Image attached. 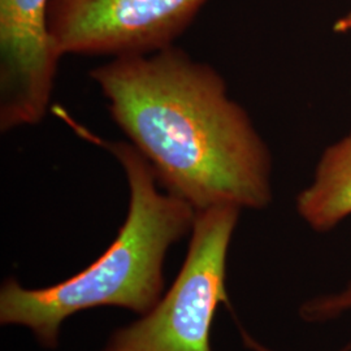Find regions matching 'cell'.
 <instances>
[{
    "label": "cell",
    "mask_w": 351,
    "mask_h": 351,
    "mask_svg": "<svg viewBox=\"0 0 351 351\" xmlns=\"http://www.w3.org/2000/svg\"><path fill=\"white\" fill-rule=\"evenodd\" d=\"M101 145L121 165L129 188L125 221L111 246L60 284L25 289L8 280L0 291L1 324L27 326L46 348H56L64 320L84 310L117 306L149 314L162 298L167 252L195 221L197 211L162 191L150 164L129 142Z\"/></svg>",
    "instance_id": "7a4b0ae2"
},
{
    "label": "cell",
    "mask_w": 351,
    "mask_h": 351,
    "mask_svg": "<svg viewBox=\"0 0 351 351\" xmlns=\"http://www.w3.org/2000/svg\"><path fill=\"white\" fill-rule=\"evenodd\" d=\"M51 0H0V130L39 124L59 63L49 29Z\"/></svg>",
    "instance_id": "5b68a950"
},
{
    "label": "cell",
    "mask_w": 351,
    "mask_h": 351,
    "mask_svg": "<svg viewBox=\"0 0 351 351\" xmlns=\"http://www.w3.org/2000/svg\"><path fill=\"white\" fill-rule=\"evenodd\" d=\"M332 30L336 34H349V33H351V11L339 17L332 26Z\"/></svg>",
    "instance_id": "ba28073f"
},
{
    "label": "cell",
    "mask_w": 351,
    "mask_h": 351,
    "mask_svg": "<svg viewBox=\"0 0 351 351\" xmlns=\"http://www.w3.org/2000/svg\"><path fill=\"white\" fill-rule=\"evenodd\" d=\"M295 210L316 233H328L351 216V130L320 155Z\"/></svg>",
    "instance_id": "8992f818"
},
{
    "label": "cell",
    "mask_w": 351,
    "mask_h": 351,
    "mask_svg": "<svg viewBox=\"0 0 351 351\" xmlns=\"http://www.w3.org/2000/svg\"><path fill=\"white\" fill-rule=\"evenodd\" d=\"M241 211L217 206L197 213L172 288L139 322L117 330L101 351H213L210 330L217 306L228 301L226 256Z\"/></svg>",
    "instance_id": "3957f363"
},
{
    "label": "cell",
    "mask_w": 351,
    "mask_h": 351,
    "mask_svg": "<svg viewBox=\"0 0 351 351\" xmlns=\"http://www.w3.org/2000/svg\"><path fill=\"white\" fill-rule=\"evenodd\" d=\"M90 78L113 123L150 164L158 184L197 213L263 210L274 198L272 154L213 65L176 45L110 59Z\"/></svg>",
    "instance_id": "6da1fadb"
},
{
    "label": "cell",
    "mask_w": 351,
    "mask_h": 351,
    "mask_svg": "<svg viewBox=\"0 0 351 351\" xmlns=\"http://www.w3.org/2000/svg\"><path fill=\"white\" fill-rule=\"evenodd\" d=\"M302 319L307 323L323 324L351 315V277L343 288L304 302L300 308Z\"/></svg>",
    "instance_id": "52a82bcc"
},
{
    "label": "cell",
    "mask_w": 351,
    "mask_h": 351,
    "mask_svg": "<svg viewBox=\"0 0 351 351\" xmlns=\"http://www.w3.org/2000/svg\"><path fill=\"white\" fill-rule=\"evenodd\" d=\"M208 0H51L49 29L65 55H147L176 45Z\"/></svg>",
    "instance_id": "277c9868"
}]
</instances>
